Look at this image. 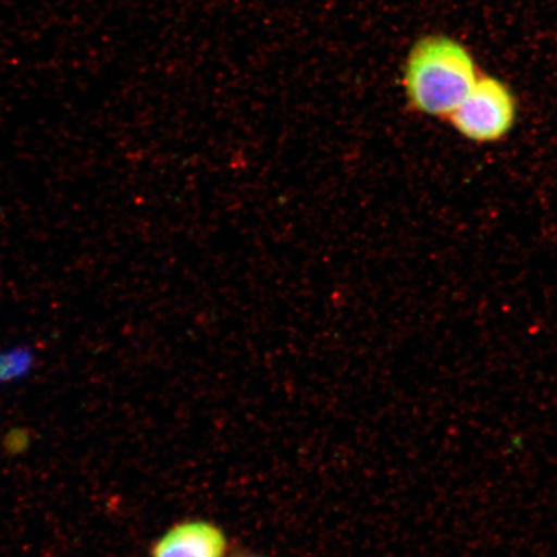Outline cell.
I'll return each instance as SVG.
<instances>
[{"mask_svg": "<svg viewBox=\"0 0 557 557\" xmlns=\"http://www.w3.org/2000/svg\"><path fill=\"white\" fill-rule=\"evenodd\" d=\"M518 120V102L512 90L494 76H479L466 99L447 117L451 128L478 145L503 143Z\"/></svg>", "mask_w": 557, "mask_h": 557, "instance_id": "7a4b0ae2", "label": "cell"}, {"mask_svg": "<svg viewBox=\"0 0 557 557\" xmlns=\"http://www.w3.org/2000/svg\"><path fill=\"white\" fill-rule=\"evenodd\" d=\"M234 557H262V556L252 555V554H243V555H238V556H234Z\"/></svg>", "mask_w": 557, "mask_h": 557, "instance_id": "5b68a950", "label": "cell"}, {"mask_svg": "<svg viewBox=\"0 0 557 557\" xmlns=\"http://www.w3.org/2000/svg\"><path fill=\"white\" fill-rule=\"evenodd\" d=\"M479 75L475 62L457 40L443 35L423 38L409 53L404 88L414 113L447 120Z\"/></svg>", "mask_w": 557, "mask_h": 557, "instance_id": "6da1fadb", "label": "cell"}, {"mask_svg": "<svg viewBox=\"0 0 557 557\" xmlns=\"http://www.w3.org/2000/svg\"><path fill=\"white\" fill-rule=\"evenodd\" d=\"M227 539L206 520H185L166 531L151 548V557H227Z\"/></svg>", "mask_w": 557, "mask_h": 557, "instance_id": "3957f363", "label": "cell"}, {"mask_svg": "<svg viewBox=\"0 0 557 557\" xmlns=\"http://www.w3.org/2000/svg\"><path fill=\"white\" fill-rule=\"evenodd\" d=\"M29 347L17 346L0 352V379L13 377L26 371L33 363Z\"/></svg>", "mask_w": 557, "mask_h": 557, "instance_id": "277c9868", "label": "cell"}]
</instances>
